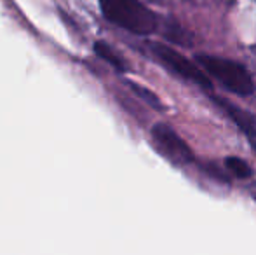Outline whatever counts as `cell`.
Listing matches in <instances>:
<instances>
[{
	"label": "cell",
	"instance_id": "obj_5",
	"mask_svg": "<svg viewBox=\"0 0 256 255\" xmlns=\"http://www.w3.org/2000/svg\"><path fill=\"white\" fill-rule=\"evenodd\" d=\"M218 103L223 107V110L226 112V116H228L230 119L237 124V126L242 129V131H246L248 135H253V133L256 131V129H254L256 123H254V119H253V116H251V114H248L246 110L239 109V107H236V105H230V103H226L225 100L218 98Z\"/></svg>",
	"mask_w": 256,
	"mask_h": 255
},
{
	"label": "cell",
	"instance_id": "obj_3",
	"mask_svg": "<svg viewBox=\"0 0 256 255\" xmlns=\"http://www.w3.org/2000/svg\"><path fill=\"white\" fill-rule=\"evenodd\" d=\"M152 51L155 53L158 62L162 65H166L169 70L176 72L178 75H182L183 79L194 82V84H199V86H202V88H211V81L208 79V75H206L196 63H192L188 58L180 55L178 51L168 48V46H160V44L152 46Z\"/></svg>",
	"mask_w": 256,
	"mask_h": 255
},
{
	"label": "cell",
	"instance_id": "obj_1",
	"mask_svg": "<svg viewBox=\"0 0 256 255\" xmlns=\"http://www.w3.org/2000/svg\"><path fill=\"white\" fill-rule=\"evenodd\" d=\"M104 18L117 27L138 35H148L157 28V18L138 0H100Z\"/></svg>",
	"mask_w": 256,
	"mask_h": 255
},
{
	"label": "cell",
	"instance_id": "obj_8",
	"mask_svg": "<svg viewBox=\"0 0 256 255\" xmlns=\"http://www.w3.org/2000/svg\"><path fill=\"white\" fill-rule=\"evenodd\" d=\"M129 86H131V89L136 93V95L140 96V98L143 100V102H146L150 107H154V109H162V103H160V100H158V96L157 95H154L150 89H146V88H143V86H140V84H136V82H129Z\"/></svg>",
	"mask_w": 256,
	"mask_h": 255
},
{
	"label": "cell",
	"instance_id": "obj_7",
	"mask_svg": "<svg viewBox=\"0 0 256 255\" xmlns=\"http://www.w3.org/2000/svg\"><path fill=\"white\" fill-rule=\"evenodd\" d=\"M225 166L234 177L237 178H248L251 177V168L248 166L246 161H242L240 157H226Z\"/></svg>",
	"mask_w": 256,
	"mask_h": 255
},
{
	"label": "cell",
	"instance_id": "obj_4",
	"mask_svg": "<svg viewBox=\"0 0 256 255\" xmlns=\"http://www.w3.org/2000/svg\"><path fill=\"white\" fill-rule=\"evenodd\" d=\"M152 136L154 142L157 143V147L169 156L171 159L178 161V163H190L194 159V154L190 150V147L183 142L178 136V133L172 128H169L168 124H155L152 128Z\"/></svg>",
	"mask_w": 256,
	"mask_h": 255
},
{
	"label": "cell",
	"instance_id": "obj_6",
	"mask_svg": "<svg viewBox=\"0 0 256 255\" xmlns=\"http://www.w3.org/2000/svg\"><path fill=\"white\" fill-rule=\"evenodd\" d=\"M94 53L100 56V58L103 60V62H106L108 65H112V67H114L115 70L126 72V63H124V60H122L120 56H118L117 53H115L114 49H112L110 46L106 44V42H103V41L94 42Z\"/></svg>",
	"mask_w": 256,
	"mask_h": 255
},
{
	"label": "cell",
	"instance_id": "obj_2",
	"mask_svg": "<svg viewBox=\"0 0 256 255\" xmlns=\"http://www.w3.org/2000/svg\"><path fill=\"white\" fill-rule=\"evenodd\" d=\"M197 60L209 75H212L216 81H220L230 91L242 96L253 93V81L242 65L232 62V60L208 55H200Z\"/></svg>",
	"mask_w": 256,
	"mask_h": 255
}]
</instances>
